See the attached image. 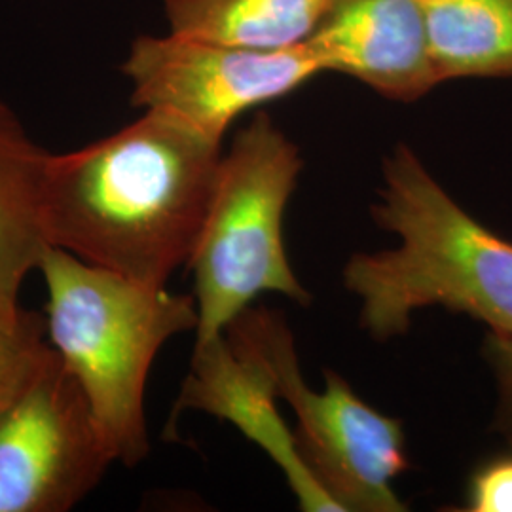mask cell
<instances>
[{
    "label": "cell",
    "mask_w": 512,
    "mask_h": 512,
    "mask_svg": "<svg viewBox=\"0 0 512 512\" xmlns=\"http://www.w3.org/2000/svg\"><path fill=\"white\" fill-rule=\"evenodd\" d=\"M327 0H165L169 33L253 50L304 46Z\"/></svg>",
    "instance_id": "cell-11"
},
{
    "label": "cell",
    "mask_w": 512,
    "mask_h": 512,
    "mask_svg": "<svg viewBox=\"0 0 512 512\" xmlns=\"http://www.w3.org/2000/svg\"><path fill=\"white\" fill-rule=\"evenodd\" d=\"M372 219L399 245L351 256L344 285L374 340L403 336L427 308L465 313L512 336V243L471 217L404 143L385 156Z\"/></svg>",
    "instance_id": "cell-2"
},
{
    "label": "cell",
    "mask_w": 512,
    "mask_h": 512,
    "mask_svg": "<svg viewBox=\"0 0 512 512\" xmlns=\"http://www.w3.org/2000/svg\"><path fill=\"white\" fill-rule=\"evenodd\" d=\"M325 73L412 103L439 86L429 55L425 0H327L310 40Z\"/></svg>",
    "instance_id": "cell-8"
},
{
    "label": "cell",
    "mask_w": 512,
    "mask_h": 512,
    "mask_svg": "<svg viewBox=\"0 0 512 512\" xmlns=\"http://www.w3.org/2000/svg\"><path fill=\"white\" fill-rule=\"evenodd\" d=\"M48 156L0 99V294H18L50 247L42 224Z\"/></svg>",
    "instance_id": "cell-10"
},
{
    "label": "cell",
    "mask_w": 512,
    "mask_h": 512,
    "mask_svg": "<svg viewBox=\"0 0 512 512\" xmlns=\"http://www.w3.org/2000/svg\"><path fill=\"white\" fill-rule=\"evenodd\" d=\"M114 459L59 355L0 421V512H65Z\"/></svg>",
    "instance_id": "cell-7"
},
{
    "label": "cell",
    "mask_w": 512,
    "mask_h": 512,
    "mask_svg": "<svg viewBox=\"0 0 512 512\" xmlns=\"http://www.w3.org/2000/svg\"><path fill=\"white\" fill-rule=\"evenodd\" d=\"M302 165L300 150L268 112H256L222 154L202 234L188 260L198 306L196 344L219 338L260 294L310 304L283 241V215Z\"/></svg>",
    "instance_id": "cell-4"
},
{
    "label": "cell",
    "mask_w": 512,
    "mask_h": 512,
    "mask_svg": "<svg viewBox=\"0 0 512 512\" xmlns=\"http://www.w3.org/2000/svg\"><path fill=\"white\" fill-rule=\"evenodd\" d=\"M224 336L266 370L277 399L291 404L298 452L342 512L406 511L393 488L410 467L401 421L366 404L332 370L323 393L304 384L293 332L277 311L249 306Z\"/></svg>",
    "instance_id": "cell-5"
},
{
    "label": "cell",
    "mask_w": 512,
    "mask_h": 512,
    "mask_svg": "<svg viewBox=\"0 0 512 512\" xmlns=\"http://www.w3.org/2000/svg\"><path fill=\"white\" fill-rule=\"evenodd\" d=\"M469 512H512V456L482 465L471 478Z\"/></svg>",
    "instance_id": "cell-14"
},
{
    "label": "cell",
    "mask_w": 512,
    "mask_h": 512,
    "mask_svg": "<svg viewBox=\"0 0 512 512\" xmlns=\"http://www.w3.org/2000/svg\"><path fill=\"white\" fill-rule=\"evenodd\" d=\"M46 332L42 317L25 310L18 294H0V421L54 361Z\"/></svg>",
    "instance_id": "cell-13"
},
{
    "label": "cell",
    "mask_w": 512,
    "mask_h": 512,
    "mask_svg": "<svg viewBox=\"0 0 512 512\" xmlns=\"http://www.w3.org/2000/svg\"><path fill=\"white\" fill-rule=\"evenodd\" d=\"M275 401L277 393L266 370L220 334L196 344L173 418L184 410H198L232 423L277 463L304 511L342 512L304 463Z\"/></svg>",
    "instance_id": "cell-9"
},
{
    "label": "cell",
    "mask_w": 512,
    "mask_h": 512,
    "mask_svg": "<svg viewBox=\"0 0 512 512\" xmlns=\"http://www.w3.org/2000/svg\"><path fill=\"white\" fill-rule=\"evenodd\" d=\"M220 158V141L162 110H145L88 147L50 154L46 239L88 264L165 287L196 249Z\"/></svg>",
    "instance_id": "cell-1"
},
{
    "label": "cell",
    "mask_w": 512,
    "mask_h": 512,
    "mask_svg": "<svg viewBox=\"0 0 512 512\" xmlns=\"http://www.w3.org/2000/svg\"><path fill=\"white\" fill-rule=\"evenodd\" d=\"M425 18L439 84L511 78L512 0H425Z\"/></svg>",
    "instance_id": "cell-12"
},
{
    "label": "cell",
    "mask_w": 512,
    "mask_h": 512,
    "mask_svg": "<svg viewBox=\"0 0 512 512\" xmlns=\"http://www.w3.org/2000/svg\"><path fill=\"white\" fill-rule=\"evenodd\" d=\"M484 355L492 366L497 384V429L509 440L512 448V336L488 334Z\"/></svg>",
    "instance_id": "cell-15"
},
{
    "label": "cell",
    "mask_w": 512,
    "mask_h": 512,
    "mask_svg": "<svg viewBox=\"0 0 512 512\" xmlns=\"http://www.w3.org/2000/svg\"><path fill=\"white\" fill-rule=\"evenodd\" d=\"M38 270L48 289V336L80 385L114 463L147 458L145 387L165 344L198 327L194 294H175L48 247Z\"/></svg>",
    "instance_id": "cell-3"
},
{
    "label": "cell",
    "mask_w": 512,
    "mask_h": 512,
    "mask_svg": "<svg viewBox=\"0 0 512 512\" xmlns=\"http://www.w3.org/2000/svg\"><path fill=\"white\" fill-rule=\"evenodd\" d=\"M122 73L135 107L169 112L222 143L241 114L291 95L325 69L306 44L253 50L167 33L135 38Z\"/></svg>",
    "instance_id": "cell-6"
}]
</instances>
